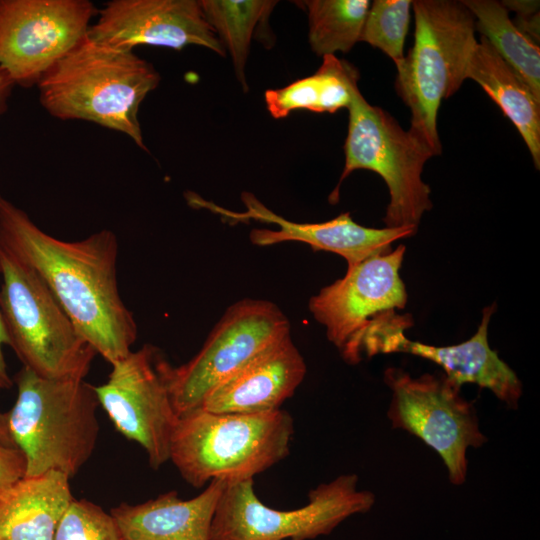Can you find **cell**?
<instances>
[{"label": "cell", "mask_w": 540, "mask_h": 540, "mask_svg": "<svg viewBox=\"0 0 540 540\" xmlns=\"http://www.w3.org/2000/svg\"><path fill=\"white\" fill-rule=\"evenodd\" d=\"M226 483L212 480L189 500L169 491L139 504L121 503L110 514L121 540H210L212 519Z\"/></svg>", "instance_id": "ac0fdd59"}, {"label": "cell", "mask_w": 540, "mask_h": 540, "mask_svg": "<svg viewBox=\"0 0 540 540\" xmlns=\"http://www.w3.org/2000/svg\"><path fill=\"white\" fill-rule=\"evenodd\" d=\"M466 78L477 82L515 125L539 169L540 99L483 36L472 53Z\"/></svg>", "instance_id": "ffe728a7"}, {"label": "cell", "mask_w": 540, "mask_h": 540, "mask_svg": "<svg viewBox=\"0 0 540 540\" xmlns=\"http://www.w3.org/2000/svg\"><path fill=\"white\" fill-rule=\"evenodd\" d=\"M347 109L345 165L329 201H338L339 187L349 174L357 169L370 170L379 174L389 189L385 226L417 229L423 214L433 206L431 189L422 179L426 161L435 156L433 151L388 112L368 103L359 88Z\"/></svg>", "instance_id": "52a82bcc"}, {"label": "cell", "mask_w": 540, "mask_h": 540, "mask_svg": "<svg viewBox=\"0 0 540 540\" xmlns=\"http://www.w3.org/2000/svg\"><path fill=\"white\" fill-rule=\"evenodd\" d=\"M289 335L290 323L274 303L244 299L231 305L192 359L177 367L164 363L177 417L200 409L218 385Z\"/></svg>", "instance_id": "9c48e42d"}, {"label": "cell", "mask_w": 540, "mask_h": 540, "mask_svg": "<svg viewBox=\"0 0 540 540\" xmlns=\"http://www.w3.org/2000/svg\"><path fill=\"white\" fill-rule=\"evenodd\" d=\"M359 74L348 62L335 55L323 56L317 72L291 84L265 92V104L275 119L295 110L334 113L348 108L358 88Z\"/></svg>", "instance_id": "44dd1931"}, {"label": "cell", "mask_w": 540, "mask_h": 540, "mask_svg": "<svg viewBox=\"0 0 540 540\" xmlns=\"http://www.w3.org/2000/svg\"><path fill=\"white\" fill-rule=\"evenodd\" d=\"M308 39L319 56L348 53L360 41L370 7L367 0H307Z\"/></svg>", "instance_id": "cb8c5ba5"}, {"label": "cell", "mask_w": 540, "mask_h": 540, "mask_svg": "<svg viewBox=\"0 0 540 540\" xmlns=\"http://www.w3.org/2000/svg\"><path fill=\"white\" fill-rule=\"evenodd\" d=\"M411 0H375L370 4L360 41L380 49L396 64L404 58Z\"/></svg>", "instance_id": "d4e9b609"}, {"label": "cell", "mask_w": 540, "mask_h": 540, "mask_svg": "<svg viewBox=\"0 0 540 540\" xmlns=\"http://www.w3.org/2000/svg\"><path fill=\"white\" fill-rule=\"evenodd\" d=\"M96 15L89 0H0V69L15 86H37Z\"/></svg>", "instance_id": "8fae6325"}, {"label": "cell", "mask_w": 540, "mask_h": 540, "mask_svg": "<svg viewBox=\"0 0 540 540\" xmlns=\"http://www.w3.org/2000/svg\"><path fill=\"white\" fill-rule=\"evenodd\" d=\"M405 250L399 245L367 258L310 298L309 311L347 363H359L358 343L373 319L406 306L407 292L400 276Z\"/></svg>", "instance_id": "4fadbf2b"}, {"label": "cell", "mask_w": 540, "mask_h": 540, "mask_svg": "<svg viewBox=\"0 0 540 540\" xmlns=\"http://www.w3.org/2000/svg\"><path fill=\"white\" fill-rule=\"evenodd\" d=\"M98 15L88 37L117 49L147 45L181 50L195 45L226 55L199 0H112Z\"/></svg>", "instance_id": "9a60e30c"}, {"label": "cell", "mask_w": 540, "mask_h": 540, "mask_svg": "<svg viewBox=\"0 0 540 540\" xmlns=\"http://www.w3.org/2000/svg\"><path fill=\"white\" fill-rule=\"evenodd\" d=\"M391 391L387 416L393 428L422 440L441 457L449 481L461 485L467 475V450L487 442L473 404L445 374L412 377L401 368L384 371Z\"/></svg>", "instance_id": "30bf717a"}, {"label": "cell", "mask_w": 540, "mask_h": 540, "mask_svg": "<svg viewBox=\"0 0 540 540\" xmlns=\"http://www.w3.org/2000/svg\"><path fill=\"white\" fill-rule=\"evenodd\" d=\"M17 397L7 412L10 435L26 462L25 476L59 471L75 476L92 456L98 435L95 386L84 379L16 374Z\"/></svg>", "instance_id": "3957f363"}, {"label": "cell", "mask_w": 540, "mask_h": 540, "mask_svg": "<svg viewBox=\"0 0 540 540\" xmlns=\"http://www.w3.org/2000/svg\"><path fill=\"white\" fill-rule=\"evenodd\" d=\"M0 266V314L24 367L47 379H84L96 351L32 269L2 249Z\"/></svg>", "instance_id": "8992f818"}, {"label": "cell", "mask_w": 540, "mask_h": 540, "mask_svg": "<svg viewBox=\"0 0 540 540\" xmlns=\"http://www.w3.org/2000/svg\"><path fill=\"white\" fill-rule=\"evenodd\" d=\"M502 5L516 13L514 25L536 44L539 43V1L509 0Z\"/></svg>", "instance_id": "4316f807"}, {"label": "cell", "mask_w": 540, "mask_h": 540, "mask_svg": "<svg viewBox=\"0 0 540 540\" xmlns=\"http://www.w3.org/2000/svg\"><path fill=\"white\" fill-rule=\"evenodd\" d=\"M5 345L9 346V339L0 314V390H8L13 385V380L8 373L7 363L3 352V347Z\"/></svg>", "instance_id": "f1b7e54d"}, {"label": "cell", "mask_w": 540, "mask_h": 540, "mask_svg": "<svg viewBox=\"0 0 540 540\" xmlns=\"http://www.w3.org/2000/svg\"><path fill=\"white\" fill-rule=\"evenodd\" d=\"M165 361L156 347L145 344L112 364L107 381L95 386L99 405L115 429L144 449L154 470L169 461L178 420L164 375Z\"/></svg>", "instance_id": "7c38bea8"}, {"label": "cell", "mask_w": 540, "mask_h": 540, "mask_svg": "<svg viewBox=\"0 0 540 540\" xmlns=\"http://www.w3.org/2000/svg\"><path fill=\"white\" fill-rule=\"evenodd\" d=\"M54 540H121L110 513L85 499H73L56 529Z\"/></svg>", "instance_id": "484cf974"}, {"label": "cell", "mask_w": 540, "mask_h": 540, "mask_svg": "<svg viewBox=\"0 0 540 540\" xmlns=\"http://www.w3.org/2000/svg\"><path fill=\"white\" fill-rule=\"evenodd\" d=\"M305 374V361L289 335L218 385L200 409L244 414L275 411L295 393Z\"/></svg>", "instance_id": "e0dca14e"}, {"label": "cell", "mask_w": 540, "mask_h": 540, "mask_svg": "<svg viewBox=\"0 0 540 540\" xmlns=\"http://www.w3.org/2000/svg\"><path fill=\"white\" fill-rule=\"evenodd\" d=\"M14 86L10 78L0 69V117L7 110L8 101Z\"/></svg>", "instance_id": "f546056e"}, {"label": "cell", "mask_w": 540, "mask_h": 540, "mask_svg": "<svg viewBox=\"0 0 540 540\" xmlns=\"http://www.w3.org/2000/svg\"><path fill=\"white\" fill-rule=\"evenodd\" d=\"M70 478L59 471L19 479L0 494V540H54L74 499Z\"/></svg>", "instance_id": "d6986e66"}, {"label": "cell", "mask_w": 540, "mask_h": 540, "mask_svg": "<svg viewBox=\"0 0 540 540\" xmlns=\"http://www.w3.org/2000/svg\"><path fill=\"white\" fill-rule=\"evenodd\" d=\"M293 433V418L282 409L248 414L198 409L178 418L169 460L195 488L212 480H251L288 456Z\"/></svg>", "instance_id": "277c9868"}, {"label": "cell", "mask_w": 540, "mask_h": 540, "mask_svg": "<svg viewBox=\"0 0 540 540\" xmlns=\"http://www.w3.org/2000/svg\"><path fill=\"white\" fill-rule=\"evenodd\" d=\"M0 249L32 269L80 335L111 365L132 351L137 325L118 287V239L108 229L64 241L0 195Z\"/></svg>", "instance_id": "6da1fadb"}, {"label": "cell", "mask_w": 540, "mask_h": 540, "mask_svg": "<svg viewBox=\"0 0 540 540\" xmlns=\"http://www.w3.org/2000/svg\"><path fill=\"white\" fill-rule=\"evenodd\" d=\"M26 462L17 447L0 443V494L25 476Z\"/></svg>", "instance_id": "83f0119b"}, {"label": "cell", "mask_w": 540, "mask_h": 540, "mask_svg": "<svg viewBox=\"0 0 540 540\" xmlns=\"http://www.w3.org/2000/svg\"><path fill=\"white\" fill-rule=\"evenodd\" d=\"M496 304L484 308L475 334L468 340L449 346H434L408 339L402 321L388 325L380 340L381 352L408 353L439 365L446 377L461 388L471 383L490 390L508 407L516 409L522 396V383L488 343V326Z\"/></svg>", "instance_id": "2e32d148"}, {"label": "cell", "mask_w": 540, "mask_h": 540, "mask_svg": "<svg viewBox=\"0 0 540 540\" xmlns=\"http://www.w3.org/2000/svg\"><path fill=\"white\" fill-rule=\"evenodd\" d=\"M355 474L341 475L308 494L294 510L266 506L254 491V480L226 483L216 506L210 540H310L328 535L348 517L368 512L375 495L357 489Z\"/></svg>", "instance_id": "ba28073f"}, {"label": "cell", "mask_w": 540, "mask_h": 540, "mask_svg": "<svg viewBox=\"0 0 540 540\" xmlns=\"http://www.w3.org/2000/svg\"><path fill=\"white\" fill-rule=\"evenodd\" d=\"M185 199L189 206L207 209L231 222L255 220L273 224L276 229H254L250 240L257 246H270L288 241L309 245L313 250H323L343 257L347 269L353 268L367 258L391 251L393 242L416 233L412 227L371 228L353 220L349 212L319 223H299L276 214L260 202L255 195L244 192L241 199L246 208L243 212L225 209L200 195L187 191Z\"/></svg>", "instance_id": "5bb4252c"}, {"label": "cell", "mask_w": 540, "mask_h": 540, "mask_svg": "<svg viewBox=\"0 0 540 540\" xmlns=\"http://www.w3.org/2000/svg\"><path fill=\"white\" fill-rule=\"evenodd\" d=\"M414 43L397 62L395 87L411 111L409 130L441 154L438 110L466 78L477 44L475 18L462 1H412Z\"/></svg>", "instance_id": "5b68a950"}, {"label": "cell", "mask_w": 540, "mask_h": 540, "mask_svg": "<svg viewBox=\"0 0 540 540\" xmlns=\"http://www.w3.org/2000/svg\"><path fill=\"white\" fill-rule=\"evenodd\" d=\"M160 75L133 51L82 38L37 84L42 107L60 120H83L127 135L147 151L140 105Z\"/></svg>", "instance_id": "7a4b0ae2"}, {"label": "cell", "mask_w": 540, "mask_h": 540, "mask_svg": "<svg viewBox=\"0 0 540 540\" xmlns=\"http://www.w3.org/2000/svg\"><path fill=\"white\" fill-rule=\"evenodd\" d=\"M203 15L225 51L244 92L248 91L246 64L256 27L267 20L277 1L199 0Z\"/></svg>", "instance_id": "603a6c76"}, {"label": "cell", "mask_w": 540, "mask_h": 540, "mask_svg": "<svg viewBox=\"0 0 540 540\" xmlns=\"http://www.w3.org/2000/svg\"><path fill=\"white\" fill-rule=\"evenodd\" d=\"M462 3L475 18L476 31L493 46L540 99V49L521 32L509 17L508 10L495 0H464Z\"/></svg>", "instance_id": "7402d4cb"}]
</instances>
